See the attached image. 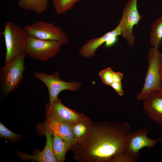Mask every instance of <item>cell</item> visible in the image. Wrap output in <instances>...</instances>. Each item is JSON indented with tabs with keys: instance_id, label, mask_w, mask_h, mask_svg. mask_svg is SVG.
I'll return each instance as SVG.
<instances>
[{
	"instance_id": "7402d4cb",
	"label": "cell",
	"mask_w": 162,
	"mask_h": 162,
	"mask_svg": "<svg viewBox=\"0 0 162 162\" xmlns=\"http://www.w3.org/2000/svg\"><path fill=\"white\" fill-rule=\"evenodd\" d=\"M138 160L133 155L125 151L116 156L112 162H137Z\"/></svg>"
},
{
	"instance_id": "277c9868",
	"label": "cell",
	"mask_w": 162,
	"mask_h": 162,
	"mask_svg": "<svg viewBox=\"0 0 162 162\" xmlns=\"http://www.w3.org/2000/svg\"><path fill=\"white\" fill-rule=\"evenodd\" d=\"M25 57L15 58L0 68V87L4 95L17 89L22 82L26 68L24 63Z\"/></svg>"
},
{
	"instance_id": "9c48e42d",
	"label": "cell",
	"mask_w": 162,
	"mask_h": 162,
	"mask_svg": "<svg viewBox=\"0 0 162 162\" xmlns=\"http://www.w3.org/2000/svg\"><path fill=\"white\" fill-rule=\"evenodd\" d=\"M46 118L56 119L73 124L88 118L83 113L67 107L58 98L52 103H48L46 107Z\"/></svg>"
},
{
	"instance_id": "4fadbf2b",
	"label": "cell",
	"mask_w": 162,
	"mask_h": 162,
	"mask_svg": "<svg viewBox=\"0 0 162 162\" xmlns=\"http://www.w3.org/2000/svg\"><path fill=\"white\" fill-rule=\"evenodd\" d=\"M43 134L46 137V142L43 150L31 155L26 153H22L19 151L16 152L18 157L23 160H32L39 162H56L53 152L52 133L47 130H42Z\"/></svg>"
},
{
	"instance_id": "9a60e30c",
	"label": "cell",
	"mask_w": 162,
	"mask_h": 162,
	"mask_svg": "<svg viewBox=\"0 0 162 162\" xmlns=\"http://www.w3.org/2000/svg\"><path fill=\"white\" fill-rule=\"evenodd\" d=\"M94 122L89 118L71 124L72 130L76 143L84 141L90 134Z\"/></svg>"
},
{
	"instance_id": "e0dca14e",
	"label": "cell",
	"mask_w": 162,
	"mask_h": 162,
	"mask_svg": "<svg viewBox=\"0 0 162 162\" xmlns=\"http://www.w3.org/2000/svg\"><path fill=\"white\" fill-rule=\"evenodd\" d=\"M48 0H19L18 5L23 9L41 14L47 9Z\"/></svg>"
},
{
	"instance_id": "8992f818",
	"label": "cell",
	"mask_w": 162,
	"mask_h": 162,
	"mask_svg": "<svg viewBox=\"0 0 162 162\" xmlns=\"http://www.w3.org/2000/svg\"><path fill=\"white\" fill-rule=\"evenodd\" d=\"M62 44L57 41L42 40L28 35L26 53L33 59L46 62L59 53Z\"/></svg>"
},
{
	"instance_id": "cb8c5ba5",
	"label": "cell",
	"mask_w": 162,
	"mask_h": 162,
	"mask_svg": "<svg viewBox=\"0 0 162 162\" xmlns=\"http://www.w3.org/2000/svg\"><path fill=\"white\" fill-rule=\"evenodd\" d=\"M118 36L116 34L110 35L105 42V46L106 47H109L115 44L118 40Z\"/></svg>"
},
{
	"instance_id": "d4e9b609",
	"label": "cell",
	"mask_w": 162,
	"mask_h": 162,
	"mask_svg": "<svg viewBox=\"0 0 162 162\" xmlns=\"http://www.w3.org/2000/svg\"><path fill=\"white\" fill-rule=\"evenodd\" d=\"M123 74L120 72L114 71L113 74V82H121L123 79Z\"/></svg>"
},
{
	"instance_id": "ac0fdd59",
	"label": "cell",
	"mask_w": 162,
	"mask_h": 162,
	"mask_svg": "<svg viewBox=\"0 0 162 162\" xmlns=\"http://www.w3.org/2000/svg\"><path fill=\"white\" fill-rule=\"evenodd\" d=\"M162 41V16L158 18L152 25L150 42L154 47L158 48Z\"/></svg>"
},
{
	"instance_id": "3957f363",
	"label": "cell",
	"mask_w": 162,
	"mask_h": 162,
	"mask_svg": "<svg viewBox=\"0 0 162 162\" xmlns=\"http://www.w3.org/2000/svg\"><path fill=\"white\" fill-rule=\"evenodd\" d=\"M161 53L158 48L150 47L148 52V68L143 87L136 96L138 100H143L151 93L162 91L160 63Z\"/></svg>"
},
{
	"instance_id": "5b68a950",
	"label": "cell",
	"mask_w": 162,
	"mask_h": 162,
	"mask_svg": "<svg viewBox=\"0 0 162 162\" xmlns=\"http://www.w3.org/2000/svg\"><path fill=\"white\" fill-rule=\"evenodd\" d=\"M29 36L46 40H56L63 44H67L68 36L61 27L53 23L39 20L31 24L24 27Z\"/></svg>"
},
{
	"instance_id": "30bf717a",
	"label": "cell",
	"mask_w": 162,
	"mask_h": 162,
	"mask_svg": "<svg viewBox=\"0 0 162 162\" xmlns=\"http://www.w3.org/2000/svg\"><path fill=\"white\" fill-rule=\"evenodd\" d=\"M148 133V130L146 128L138 129L130 132L125 151L139 159L140 149L144 147L153 148L158 142L162 141V138L155 139L148 138L147 136Z\"/></svg>"
},
{
	"instance_id": "6da1fadb",
	"label": "cell",
	"mask_w": 162,
	"mask_h": 162,
	"mask_svg": "<svg viewBox=\"0 0 162 162\" xmlns=\"http://www.w3.org/2000/svg\"><path fill=\"white\" fill-rule=\"evenodd\" d=\"M130 132L127 122H94L87 138L71 148L73 158L80 162H112L125 151Z\"/></svg>"
},
{
	"instance_id": "7a4b0ae2",
	"label": "cell",
	"mask_w": 162,
	"mask_h": 162,
	"mask_svg": "<svg viewBox=\"0 0 162 162\" xmlns=\"http://www.w3.org/2000/svg\"><path fill=\"white\" fill-rule=\"evenodd\" d=\"M1 34L4 38L6 47L5 64L15 58L26 57L28 35L24 27L7 21Z\"/></svg>"
},
{
	"instance_id": "d6986e66",
	"label": "cell",
	"mask_w": 162,
	"mask_h": 162,
	"mask_svg": "<svg viewBox=\"0 0 162 162\" xmlns=\"http://www.w3.org/2000/svg\"><path fill=\"white\" fill-rule=\"evenodd\" d=\"M81 0H52V3L56 13L62 14L71 10L75 4Z\"/></svg>"
},
{
	"instance_id": "ba28073f",
	"label": "cell",
	"mask_w": 162,
	"mask_h": 162,
	"mask_svg": "<svg viewBox=\"0 0 162 162\" xmlns=\"http://www.w3.org/2000/svg\"><path fill=\"white\" fill-rule=\"evenodd\" d=\"M137 0H129L124 6L118 25L121 35L128 44H134L135 37L133 32V26L137 25L142 18L137 8Z\"/></svg>"
},
{
	"instance_id": "ffe728a7",
	"label": "cell",
	"mask_w": 162,
	"mask_h": 162,
	"mask_svg": "<svg viewBox=\"0 0 162 162\" xmlns=\"http://www.w3.org/2000/svg\"><path fill=\"white\" fill-rule=\"evenodd\" d=\"M20 135L16 134L7 129L1 122L0 123V137L14 142L19 139Z\"/></svg>"
},
{
	"instance_id": "7c38bea8",
	"label": "cell",
	"mask_w": 162,
	"mask_h": 162,
	"mask_svg": "<svg viewBox=\"0 0 162 162\" xmlns=\"http://www.w3.org/2000/svg\"><path fill=\"white\" fill-rule=\"evenodd\" d=\"M143 101V109L148 117L162 125V91L151 93Z\"/></svg>"
},
{
	"instance_id": "5bb4252c",
	"label": "cell",
	"mask_w": 162,
	"mask_h": 162,
	"mask_svg": "<svg viewBox=\"0 0 162 162\" xmlns=\"http://www.w3.org/2000/svg\"><path fill=\"white\" fill-rule=\"evenodd\" d=\"M113 34H116L118 36L121 35L120 27L118 24L113 30L108 32L103 36L88 40L80 50L79 54L85 58L95 56L98 48L105 43L110 35Z\"/></svg>"
},
{
	"instance_id": "2e32d148",
	"label": "cell",
	"mask_w": 162,
	"mask_h": 162,
	"mask_svg": "<svg viewBox=\"0 0 162 162\" xmlns=\"http://www.w3.org/2000/svg\"><path fill=\"white\" fill-rule=\"evenodd\" d=\"M53 152L56 162H64L66 154L72 146L61 137L52 133Z\"/></svg>"
},
{
	"instance_id": "8fae6325",
	"label": "cell",
	"mask_w": 162,
	"mask_h": 162,
	"mask_svg": "<svg viewBox=\"0 0 162 162\" xmlns=\"http://www.w3.org/2000/svg\"><path fill=\"white\" fill-rule=\"evenodd\" d=\"M43 130H47L61 137L72 146L76 144L71 124L56 119L46 118L42 125Z\"/></svg>"
},
{
	"instance_id": "44dd1931",
	"label": "cell",
	"mask_w": 162,
	"mask_h": 162,
	"mask_svg": "<svg viewBox=\"0 0 162 162\" xmlns=\"http://www.w3.org/2000/svg\"><path fill=\"white\" fill-rule=\"evenodd\" d=\"M113 72L111 68L109 67L100 71L98 74L105 84L110 86L113 82L112 76Z\"/></svg>"
},
{
	"instance_id": "52a82bcc",
	"label": "cell",
	"mask_w": 162,
	"mask_h": 162,
	"mask_svg": "<svg viewBox=\"0 0 162 162\" xmlns=\"http://www.w3.org/2000/svg\"><path fill=\"white\" fill-rule=\"evenodd\" d=\"M59 73L55 72L49 75L40 72H36L34 76L41 81L47 87L49 94V103H52L58 98L60 92L64 90H69L73 92L79 90L82 86V83L77 81L67 82L62 80L59 77Z\"/></svg>"
},
{
	"instance_id": "603a6c76",
	"label": "cell",
	"mask_w": 162,
	"mask_h": 162,
	"mask_svg": "<svg viewBox=\"0 0 162 162\" xmlns=\"http://www.w3.org/2000/svg\"><path fill=\"white\" fill-rule=\"evenodd\" d=\"M111 86L116 92L120 96L124 94V91L123 89L122 82H113L110 85Z\"/></svg>"
},
{
	"instance_id": "484cf974",
	"label": "cell",
	"mask_w": 162,
	"mask_h": 162,
	"mask_svg": "<svg viewBox=\"0 0 162 162\" xmlns=\"http://www.w3.org/2000/svg\"><path fill=\"white\" fill-rule=\"evenodd\" d=\"M160 70L161 78L162 81V53H161V57L160 61Z\"/></svg>"
}]
</instances>
